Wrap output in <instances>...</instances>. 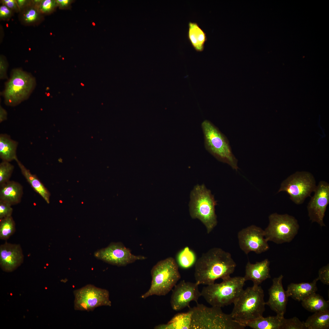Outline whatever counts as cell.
<instances>
[{"label": "cell", "mask_w": 329, "mask_h": 329, "mask_svg": "<svg viewBox=\"0 0 329 329\" xmlns=\"http://www.w3.org/2000/svg\"><path fill=\"white\" fill-rule=\"evenodd\" d=\"M236 264L231 254L214 247L203 253L195 264L194 277L199 285L214 283L217 279L227 278L234 272Z\"/></svg>", "instance_id": "cell-1"}, {"label": "cell", "mask_w": 329, "mask_h": 329, "mask_svg": "<svg viewBox=\"0 0 329 329\" xmlns=\"http://www.w3.org/2000/svg\"><path fill=\"white\" fill-rule=\"evenodd\" d=\"M189 329H243L245 327L234 320L230 314L224 313L221 308L208 307L197 303L189 307Z\"/></svg>", "instance_id": "cell-2"}, {"label": "cell", "mask_w": 329, "mask_h": 329, "mask_svg": "<svg viewBox=\"0 0 329 329\" xmlns=\"http://www.w3.org/2000/svg\"><path fill=\"white\" fill-rule=\"evenodd\" d=\"M217 204L210 191L203 184L197 185L190 194L189 212L193 219L200 220L205 227L209 234L218 223L215 212Z\"/></svg>", "instance_id": "cell-3"}, {"label": "cell", "mask_w": 329, "mask_h": 329, "mask_svg": "<svg viewBox=\"0 0 329 329\" xmlns=\"http://www.w3.org/2000/svg\"><path fill=\"white\" fill-rule=\"evenodd\" d=\"M264 297V291L260 286L247 288L233 302L231 316L238 323L263 316L266 305Z\"/></svg>", "instance_id": "cell-4"}, {"label": "cell", "mask_w": 329, "mask_h": 329, "mask_svg": "<svg viewBox=\"0 0 329 329\" xmlns=\"http://www.w3.org/2000/svg\"><path fill=\"white\" fill-rule=\"evenodd\" d=\"M179 267L171 257L158 262L151 271L150 287L141 297L145 299L152 295L164 296L168 293L181 278Z\"/></svg>", "instance_id": "cell-5"}, {"label": "cell", "mask_w": 329, "mask_h": 329, "mask_svg": "<svg viewBox=\"0 0 329 329\" xmlns=\"http://www.w3.org/2000/svg\"><path fill=\"white\" fill-rule=\"evenodd\" d=\"M222 281L202 289L201 296L212 306L221 308L233 303L244 290L243 277H230Z\"/></svg>", "instance_id": "cell-6"}, {"label": "cell", "mask_w": 329, "mask_h": 329, "mask_svg": "<svg viewBox=\"0 0 329 329\" xmlns=\"http://www.w3.org/2000/svg\"><path fill=\"white\" fill-rule=\"evenodd\" d=\"M207 150L217 159L226 163L233 169L239 168L238 161L233 155L228 140L214 125L207 120L201 124Z\"/></svg>", "instance_id": "cell-7"}, {"label": "cell", "mask_w": 329, "mask_h": 329, "mask_svg": "<svg viewBox=\"0 0 329 329\" xmlns=\"http://www.w3.org/2000/svg\"><path fill=\"white\" fill-rule=\"evenodd\" d=\"M36 83L35 78L29 73L19 68L13 69L3 92L5 104L15 106L25 100L34 89Z\"/></svg>", "instance_id": "cell-8"}, {"label": "cell", "mask_w": 329, "mask_h": 329, "mask_svg": "<svg viewBox=\"0 0 329 329\" xmlns=\"http://www.w3.org/2000/svg\"><path fill=\"white\" fill-rule=\"evenodd\" d=\"M269 224L264 230L266 240L277 244L291 242L298 234L299 228L297 219L288 214L275 213L268 217Z\"/></svg>", "instance_id": "cell-9"}, {"label": "cell", "mask_w": 329, "mask_h": 329, "mask_svg": "<svg viewBox=\"0 0 329 329\" xmlns=\"http://www.w3.org/2000/svg\"><path fill=\"white\" fill-rule=\"evenodd\" d=\"M314 177L310 173L297 172L292 174L281 182L278 193L285 192L290 198L297 205L302 203L310 196L317 186Z\"/></svg>", "instance_id": "cell-10"}, {"label": "cell", "mask_w": 329, "mask_h": 329, "mask_svg": "<svg viewBox=\"0 0 329 329\" xmlns=\"http://www.w3.org/2000/svg\"><path fill=\"white\" fill-rule=\"evenodd\" d=\"M73 293L75 310L92 311L98 307L111 305L109 291L92 285L88 284L76 289Z\"/></svg>", "instance_id": "cell-11"}, {"label": "cell", "mask_w": 329, "mask_h": 329, "mask_svg": "<svg viewBox=\"0 0 329 329\" xmlns=\"http://www.w3.org/2000/svg\"><path fill=\"white\" fill-rule=\"evenodd\" d=\"M97 258L112 265L124 266L136 260L146 257L132 254L129 249L121 242H111L107 247L99 250L94 253Z\"/></svg>", "instance_id": "cell-12"}, {"label": "cell", "mask_w": 329, "mask_h": 329, "mask_svg": "<svg viewBox=\"0 0 329 329\" xmlns=\"http://www.w3.org/2000/svg\"><path fill=\"white\" fill-rule=\"evenodd\" d=\"M239 247L246 254L251 252L260 254L269 249L264 230L252 225L244 228L238 234Z\"/></svg>", "instance_id": "cell-13"}, {"label": "cell", "mask_w": 329, "mask_h": 329, "mask_svg": "<svg viewBox=\"0 0 329 329\" xmlns=\"http://www.w3.org/2000/svg\"><path fill=\"white\" fill-rule=\"evenodd\" d=\"M314 192L307 206L308 215L312 222H316L321 227L325 226L324 218L329 203V183L320 181Z\"/></svg>", "instance_id": "cell-14"}, {"label": "cell", "mask_w": 329, "mask_h": 329, "mask_svg": "<svg viewBox=\"0 0 329 329\" xmlns=\"http://www.w3.org/2000/svg\"><path fill=\"white\" fill-rule=\"evenodd\" d=\"M199 285L196 282H186L184 280L176 285L171 298L172 308L178 311L187 307H190L189 303L192 301L197 303L199 298L201 296Z\"/></svg>", "instance_id": "cell-15"}, {"label": "cell", "mask_w": 329, "mask_h": 329, "mask_svg": "<svg viewBox=\"0 0 329 329\" xmlns=\"http://www.w3.org/2000/svg\"><path fill=\"white\" fill-rule=\"evenodd\" d=\"M24 256L20 245L7 242L0 246V266L4 271L12 272L23 263Z\"/></svg>", "instance_id": "cell-16"}, {"label": "cell", "mask_w": 329, "mask_h": 329, "mask_svg": "<svg viewBox=\"0 0 329 329\" xmlns=\"http://www.w3.org/2000/svg\"><path fill=\"white\" fill-rule=\"evenodd\" d=\"M283 278L281 274L272 279V284L268 289L269 299L266 302L277 315L281 316H284L285 313L288 298L283 287Z\"/></svg>", "instance_id": "cell-17"}, {"label": "cell", "mask_w": 329, "mask_h": 329, "mask_svg": "<svg viewBox=\"0 0 329 329\" xmlns=\"http://www.w3.org/2000/svg\"><path fill=\"white\" fill-rule=\"evenodd\" d=\"M270 261L267 259L255 264H251L249 261L246 266L245 274L243 277L245 281H252L253 286H257L270 278Z\"/></svg>", "instance_id": "cell-18"}, {"label": "cell", "mask_w": 329, "mask_h": 329, "mask_svg": "<svg viewBox=\"0 0 329 329\" xmlns=\"http://www.w3.org/2000/svg\"><path fill=\"white\" fill-rule=\"evenodd\" d=\"M317 278L312 282H303L299 283H291L286 291L288 297H290L295 300L302 301L311 294L316 293L317 290Z\"/></svg>", "instance_id": "cell-19"}, {"label": "cell", "mask_w": 329, "mask_h": 329, "mask_svg": "<svg viewBox=\"0 0 329 329\" xmlns=\"http://www.w3.org/2000/svg\"><path fill=\"white\" fill-rule=\"evenodd\" d=\"M23 193V187L17 182L9 181L0 186V201L12 206L20 202Z\"/></svg>", "instance_id": "cell-20"}, {"label": "cell", "mask_w": 329, "mask_h": 329, "mask_svg": "<svg viewBox=\"0 0 329 329\" xmlns=\"http://www.w3.org/2000/svg\"><path fill=\"white\" fill-rule=\"evenodd\" d=\"M285 318L277 315L264 317L263 316L252 320L239 323L246 327L253 329H281Z\"/></svg>", "instance_id": "cell-21"}, {"label": "cell", "mask_w": 329, "mask_h": 329, "mask_svg": "<svg viewBox=\"0 0 329 329\" xmlns=\"http://www.w3.org/2000/svg\"><path fill=\"white\" fill-rule=\"evenodd\" d=\"M15 161L20 168L22 174L34 189L39 194L47 203L50 202V193L48 189L38 179L36 175L32 174L30 170L17 158Z\"/></svg>", "instance_id": "cell-22"}, {"label": "cell", "mask_w": 329, "mask_h": 329, "mask_svg": "<svg viewBox=\"0 0 329 329\" xmlns=\"http://www.w3.org/2000/svg\"><path fill=\"white\" fill-rule=\"evenodd\" d=\"M187 36L195 50L199 52L203 51L207 37L206 33L197 23L191 21L189 22Z\"/></svg>", "instance_id": "cell-23"}, {"label": "cell", "mask_w": 329, "mask_h": 329, "mask_svg": "<svg viewBox=\"0 0 329 329\" xmlns=\"http://www.w3.org/2000/svg\"><path fill=\"white\" fill-rule=\"evenodd\" d=\"M18 142L6 134L0 135V157L2 161L10 162L17 158L16 150Z\"/></svg>", "instance_id": "cell-24"}, {"label": "cell", "mask_w": 329, "mask_h": 329, "mask_svg": "<svg viewBox=\"0 0 329 329\" xmlns=\"http://www.w3.org/2000/svg\"><path fill=\"white\" fill-rule=\"evenodd\" d=\"M44 17L37 7L32 3L20 11L18 15L19 19L21 23L28 26L38 25L44 21Z\"/></svg>", "instance_id": "cell-25"}, {"label": "cell", "mask_w": 329, "mask_h": 329, "mask_svg": "<svg viewBox=\"0 0 329 329\" xmlns=\"http://www.w3.org/2000/svg\"><path fill=\"white\" fill-rule=\"evenodd\" d=\"M301 302L303 307L310 312L314 313L329 310V301L316 293L310 295Z\"/></svg>", "instance_id": "cell-26"}, {"label": "cell", "mask_w": 329, "mask_h": 329, "mask_svg": "<svg viewBox=\"0 0 329 329\" xmlns=\"http://www.w3.org/2000/svg\"><path fill=\"white\" fill-rule=\"evenodd\" d=\"M307 329H328L329 310L314 313L305 322Z\"/></svg>", "instance_id": "cell-27"}, {"label": "cell", "mask_w": 329, "mask_h": 329, "mask_svg": "<svg viewBox=\"0 0 329 329\" xmlns=\"http://www.w3.org/2000/svg\"><path fill=\"white\" fill-rule=\"evenodd\" d=\"M190 313H181L177 314L167 324L157 325L155 329H189Z\"/></svg>", "instance_id": "cell-28"}, {"label": "cell", "mask_w": 329, "mask_h": 329, "mask_svg": "<svg viewBox=\"0 0 329 329\" xmlns=\"http://www.w3.org/2000/svg\"><path fill=\"white\" fill-rule=\"evenodd\" d=\"M176 261L181 268H189L195 264L196 257L195 252L188 246L185 247L177 254Z\"/></svg>", "instance_id": "cell-29"}, {"label": "cell", "mask_w": 329, "mask_h": 329, "mask_svg": "<svg viewBox=\"0 0 329 329\" xmlns=\"http://www.w3.org/2000/svg\"><path fill=\"white\" fill-rule=\"evenodd\" d=\"M15 223L12 216L0 219V239L6 240L15 232Z\"/></svg>", "instance_id": "cell-30"}, {"label": "cell", "mask_w": 329, "mask_h": 329, "mask_svg": "<svg viewBox=\"0 0 329 329\" xmlns=\"http://www.w3.org/2000/svg\"><path fill=\"white\" fill-rule=\"evenodd\" d=\"M14 169L10 162L2 161L0 164V186L9 181Z\"/></svg>", "instance_id": "cell-31"}, {"label": "cell", "mask_w": 329, "mask_h": 329, "mask_svg": "<svg viewBox=\"0 0 329 329\" xmlns=\"http://www.w3.org/2000/svg\"><path fill=\"white\" fill-rule=\"evenodd\" d=\"M37 7L40 13L45 16L54 12L58 6L55 0H41Z\"/></svg>", "instance_id": "cell-32"}, {"label": "cell", "mask_w": 329, "mask_h": 329, "mask_svg": "<svg viewBox=\"0 0 329 329\" xmlns=\"http://www.w3.org/2000/svg\"><path fill=\"white\" fill-rule=\"evenodd\" d=\"M281 329H307L305 322L301 321L296 317L289 319L285 318Z\"/></svg>", "instance_id": "cell-33"}, {"label": "cell", "mask_w": 329, "mask_h": 329, "mask_svg": "<svg viewBox=\"0 0 329 329\" xmlns=\"http://www.w3.org/2000/svg\"><path fill=\"white\" fill-rule=\"evenodd\" d=\"M12 212L13 209L11 205L0 201V219L12 216Z\"/></svg>", "instance_id": "cell-34"}, {"label": "cell", "mask_w": 329, "mask_h": 329, "mask_svg": "<svg viewBox=\"0 0 329 329\" xmlns=\"http://www.w3.org/2000/svg\"><path fill=\"white\" fill-rule=\"evenodd\" d=\"M318 276L317 278L319 280L324 284L328 285H329V264L324 266L320 268L318 271Z\"/></svg>", "instance_id": "cell-35"}, {"label": "cell", "mask_w": 329, "mask_h": 329, "mask_svg": "<svg viewBox=\"0 0 329 329\" xmlns=\"http://www.w3.org/2000/svg\"><path fill=\"white\" fill-rule=\"evenodd\" d=\"M14 12L4 5L0 6V20L9 21L13 16Z\"/></svg>", "instance_id": "cell-36"}, {"label": "cell", "mask_w": 329, "mask_h": 329, "mask_svg": "<svg viewBox=\"0 0 329 329\" xmlns=\"http://www.w3.org/2000/svg\"><path fill=\"white\" fill-rule=\"evenodd\" d=\"M8 63L5 57L3 55L0 56V78L1 80L7 78V70Z\"/></svg>", "instance_id": "cell-37"}, {"label": "cell", "mask_w": 329, "mask_h": 329, "mask_svg": "<svg viewBox=\"0 0 329 329\" xmlns=\"http://www.w3.org/2000/svg\"><path fill=\"white\" fill-rule=\"evenodd\" d=\"M0 3L7 7L14 13H19L20 12L16 0H1Z\"/></svg>", "instance_id": "cell-38"}, {"label": "cell", "mask_w": 329, "mask_h": 329, "mask_svg": "<svg viewBox=\"0 0 329 329\" xmlns=\"http://www.w3.org/2000/svg\"><path fill=\"white\" fill-rule=\"evenodd\" d=\"M58 7L61 9H67L71 7L72 3L74 1L72 0H55Z\"/></svg>", "instance_id": "cell-39"}, {"label": "cell", "mask_w": 329, "mask_h": 329, "mask_svg": "<svg viewBox=\"0 0 329 329\" xmlns=\"http://www.w3.org/2000/svg\"><path fill=\"white\" fill-rule=\"evenodd\" d=\"M16 1L20 12L31 3V0H16Z\"/></svg>", "instance_id": "cell-40"}, {"label": "cell", "mask_w": 329, "mask_h": 329, "mask_svg": "<svg viewBox=\"0 0 329 329\" xmlns=\"http://www.w3.org/2000/svg\"><path fill=\"white\" fill-rule=\"evenodd\" d=\"M7 113L6 111L2 107H0V122L6 120L7 119Z\"/></svg>", "instance_id": "cell-41"}]
</instances>
